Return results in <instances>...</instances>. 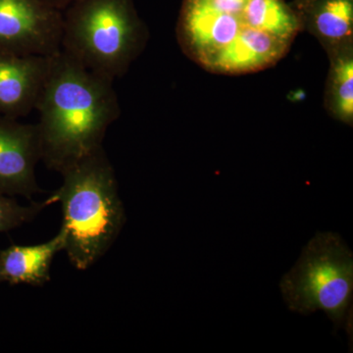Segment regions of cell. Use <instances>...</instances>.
Instances as JSON below:
<instances>
[{"label":"cell","mask_w":353,"mask_h":353,"mask_svg":"<svg viewBox=\"0 0 353 353\" xmlns=\"http://www.w3.org/2000/svg\"><path fill=\"white\" fill-rule=\"evenodd\" d=\"M303 30L285 0H183L176 38L202 68L241 75L277 64Z\"/></svg>","instance_id":"cell-1"},{"label":"cell","mask_w":353,"mask_h":353,"mask_svg":"<svg viewBox=\"0 0 353 353\" xmlns=\"http://www.w3.org/2000/svg\"><path fill=\"white\" fill-rule=\"evenodd\" d=\"M36 111L41 161L60 174L102 148L121 114L114 81L61 50L51 57Z\"/></svg>","instance_id":"cell-2"},{"label":"cell","mask_w":353,"mask_h":353,"mask_svg":"<svg viewBox=\"0 0 353 353\" xmlns=\"http://www.w3.org/2000/svg\"><path fill=\"white\" fill-rule=\"evenodd\" d=\"M62 183L46 202L61 204L64 252L75 268L97 263L126 223L117 178L103 146L61 173Z\"/></svg>","instance_id":"cell-3"},{"label":"cell","mask_w":353,"mask_h":353,"mask_svg":"<svg viewBox=\"0 0 353 353\" xmlns=\"http://www.w3.org/2000/svg\"><path fill=\"white\" fill-rule=\"evenodd\" d=\"M146 37L134 0H74L62 11L60 50L112 81L127 73Z\"/></svg>","instance_id":"cell-4"},{"label":"cell","mask_w":353,"mask_h":353,"mask_svg":"<svg viewBox=\"0 0 353 353\" xmlns=\"http://www.w3.org/2000/svg\"><path fill=\"white\" fill-rule=\"evenodd\" d=\"M280 289L290 311L306 315L321 310L352 341L353 255L338 234H316Z\"/></svg>","instance_id":"cell-5"},{"label":"cell","mask_w":353,"mask_h":353,"mask_svg":"<svg viewBox=\"0 0 353 353\" xmlns=\"http://www.w3.org/2000/svg\"><path fill=\"white\" fill-rule=\"evenodd\" d=\"M61 32L62 11L46 0H0V50L52 57Z\"/></svg>","instance_id":"cell-6"},{"label":"cell","mask_w":353,"mask_h":353,"mask_svg":"<svg viewBox=\"0 0 353 353\" xmlns=\"http://www.w3.org/2000/svg\"><path fill=\"white\" fill-rule=\"evenodd\" d=\"M39 161L37 125L0 116V192L29 199L39 194L36 167Z\"/></svg>","instance_id":"cell-7"},{"label":"cell","mask_w":353,"mask_h":353,"mask_svg":"<svg viewBox=\"0 0 353 353\" xmlns=\"http://www.w3.org/2000/svg\"><path fill=\"white\" fill-rule=\"evenodd\" d=\"M51 57L0 50V116L20 120L36 110Z\"/></svg>","instance_id":"cell-8"},{"label":"cell","mask_w":353,"mask_h":353,"mask_svg":"<svg viewBox=\"0 0 353 353\" xmlns=\"http://www.w3.org/2000/svg\"><path fill=\"white\" fill-rule=\"evenodd\" d=\"M65 236L59 233L34 245L8 246L0 252V276L10 285H43L50 281L51 265L58 252L64 250Z\"/></svg>","instance_id":"cell-9"},{"label":"cell","mask_w":353,"mask_h":353,"mask_svg":"<svg viewBox=\"0 0 353 353\" xmlns=\"http://www.w3.org/2000/svg\"><path fill=\"white\" fill-rule=\"evenodd\" d=\"M299 16L327 52L352 44L353 0H312Z\"/></svg>","instance_id":"cell-10"},{"label":"cell","mask_w":353,"mask_h":353,"mask_svg":"<svg viewBox=\"0 0 353 353\" xmlns=\"http://www.w3.org/2000/svg\"><path fill=\"white\" fill-rule=\"evenodd\" d=\"M331 67L326 88L327 109L336 119L352 126L353 122L352 44L329 52Z\"/></svg>","instance_id":"cell-11"},{"label":"cell","mask_w":353,"mask_h":353,"mask_svg":"<svg viewBox=\"0 0 353 353\" xmlns=\"http://www.w3.org/2000/svg\"><path fill=\"white\" fill-rule=\"evenodd\" d=\"M46 208L48 205L44 201L22 205L12 197L0 192V233H6L31 222Z\"/></svg>","instance_id":"cell-12"},{"label":"cell","mask_w":353,"mask_h":353,"mask_svg":"<svg viewBox=\"0 0 353 353\" xmlns=\"http://www.w3.org/2000/svg\"><path fill=\"white\" fill-rule=\"evenodd\" d=\"M311 1H312V0H294V2L290 4L299 15V13H301Z\"/></svg>","instance_id":"cell-13"},{"label":"cell","mask_w":353,"mask_h":353,"mask_svg":"<svg viewBox=\"0 0 353 353\" xmlns=\"http://www.w3.org/2000/svg\"><path fill=\"white\" fill-rule=\"evenodd\" d=\"M50 6L55 7V8L59 9V10L63 11L67 6H69L71 2L74 0H46Z\"/></svg>","instance_id":"cell-14"},{"label":"cell","mask_w":353,"mask_h":353,"mask_svg":"<svg viewBox=\"0 0 353 353\" xmlns=\"http://www.w3.org/2000/svg\"><path fill=\"white\" fill-rule=\"evenodd\" d=\"M0 283H2L1 276H0Z\"/></svg>","instance_id":"cell-15"}]
</instances>
